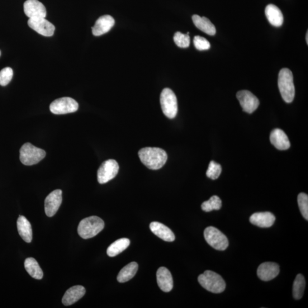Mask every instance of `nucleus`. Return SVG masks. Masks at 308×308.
<instances>
[{
    "instance_id": "1",
    "label": "nucleus",
    "mask_w": 308,
    "mask_h": 308,
    "mask_svg": "<svg viewBox=\"0 0 308 308\" xmlns=\"http://www.w3.org/2000/svg\"><path fill=\"white\" fill-rule=\"evenodd\" d=\"M139 157L142 163L151 170H159L162 168L167 160L165 151L158 148H145L138 152Z\"/></svg>"
},
{
    "instance_id": "2",
    "label": "nucleus",
    "mask_w": 308,
    "mask_h": 308,
    "mask_svg": "<svg viewBox=\"0 0 308 308\" xmlns=\"http://www.w3.org/2000/svg\"><path fill=\"white\" fill-rule=\"evenodd\" d=\"M105 227V222L96 216H90L79 222L78 233L84 239L93 238L101 232Z\"/></svg>"
},
{
    "instance_id": "3",
    "label": "nucleus",
    "mask_w": 308,
    "mask_h": 308,
    "mask_svg": "<svg viewBox=\"0 0 308 308\" xmlns=\"http://www.w3.org/2000/svg\"><path fill=\"white\" fill-rule=\"evenodd\" d=\"M278 87L284 101L287 103L293 102L295 96V88L291 71L287 68L281 70L278 74Z\"/></svg>"
},
{
    "instance_id": "4",
    "label": "nucleus",
    "mask_w": 308,
    "mask_h": 308,
    "mask_svg": "<svg viewBox=\"0 0 308 308\" xmlns=\"http://www.w3.org/2000/svg\"><path fill=\"white\" fill-rule=\"evenodd\" d=\"M198 282L205 290L214 293L224 292L226 287L223 278L219 274L208 270L198 277Z\"/></svg>"
},
{
    "instance_id": "5",
    "label": "nucleus",
    "mask_w": 308,
    "mask_h": 308,
    "mask_svg": "<svg viewBox=\"0 0 308 308\" xmlns=\"http://www.w3.org/2000/svg\"><path fill=\"white\" fill-rule=\"evenodd\" d=\"M20 159L25 165H32L39 163L46 156L45 151L30 143L23 145L20 150Z\"/></svg>"
},
{
    "instance_id": "6",
    "label": "nucleus",
    "mask_w": 308,
    "mask_h": 308,
    "mask_svg": "<svg viewBox=\"0 0 308 308\" xmlns=\"http://www.w3.org/2000/svg\"><path fill=\"white\" fill-rule=\"evenodd\" d=\"M160 102L164 115L170 119H173L178 113V101L176 96L172 90L165 88L160 94Z\"/></svg>"
},
{
    "instance_id": "7",
    "label": "nucleus",
    "mask_w": 308,
    "mask_h": 308,
    "mask_svg": "<svg viewBox=\"0 0 308 308\" xmlns=\"http://www.w3.org/2000/svg\"><path fill=\"white\" fill-rule=\"evenodd\" d=\"M207 243L218 250H225L228 247L229 240L226 236L214 227H208L204 232Z\"/></svg>"
},
{
    "instance_id": "8",
    "label": "nucleus",
    "mask_w": 308,
    "mask_h": 308,
    "mask_svg": "<svg viewBox=\"0 0 308 308\" xmlns=\"http://www.w3.org/2000/svg\"><path fill=\"white\" fill-rule=\"evenodd\" d=\"M78 103L74 99L63 97L55 99L50 104V110L54 115H61L77 111Z\"/></svg>"
},
{
    "instance_id": "9",
    "label": "nucleus",
    "mask_w": 308,
    "mask_h": 308,
    "mask_svg": "<svg viewBox=\"0 0 308 308\" xmlns=\"http://www.w3.org/2000/svg\"><path fill=\"white\" fill-rule=\"evenodd\" d=\"M119 169V165L116 160L108 159L105 161L98 170V182L105 184L111 181L117 176Z\"/></svg>"
},
{
    "instance_id": "10",
    "label": "nucleus",
    "mask_w": 308,
    "mask_h": 308,
    "mask_svg": "<svg viewBox=\"0 0 308 308\" xmlns=\"http://www.w3.org/2000/svg\"><path fill=\"white\" fill-rule=\"evenodd\" d=\"M236 97L243 111L246 113L252 114L260 105L258 98L248 91H239L237 93Z\"/></svg>"
},
{
    "instance_id": "11",
    "label": "nucleus",
    "mask_w": 308,
    "mask_h": 308,
    "mask_svg": "<svg viewBox=\"0 0 308 308\" xmlns=\"http://www.w3.org/2000/svg\"><path fill=\"white\" fill-rule=\"evenodd\" d=\"M27 24L42 36L51 37L54 35L55 26L45 18H30Z\"/></svg>"
},
{
    "instance_id": "12",
    "label": "nucleus",
    "mask_w": 308,
    "mask_h": 308,
    "mask_svg": "<svg viewBox=\"0 0 308 308\" xmlns=\"http://www.w3.org/2000/svg\"><path fill=\"white\" fill-rule=\"evenodd\" d=\"M63 192L61 189L51 192L46 198L45 201V211L46 215L48 217L53 216L58 211L63 202Z\"/></svg>"
},
{
    "instance_id": "13",
    "label": "nucleus",
    "mask_w": 308,
    "mask_h": 308,
    "mask_svg": "<svg viewBox=\"0 0 308 308\" xmlns=\"http://www.w3.org/2000/svg\"><path fill=\"white\" fill-rule=\"evenodd\" d=\"M23 9L30 18H45L46 16L45 6L38 0H27L23 4Z\"/></svg>"
},
{
    "instance_id": "14",
    "label": "nucleus",
    "mask_w": 308,
    "mask_h": 308,
    "mask_svg": "<svg viewBox=\"0 0 308 308\" xmlns=\"http://www.w3.org/2000/svg\"><path fill=\"white\" fill-rule=\"evenodd\" d=\"M279 272V265L272 262H265L260 264L257 271L259 278L264 282L271 281L278 276Z\"/></svg>"
},
{
    "instance_id": "15",
    "label": "nucleus",
    "mask_w": 308,
    "mask_h": 308,
    "mask_svg": "<svg viewBox=\"0 0 308 308\" xmlns=\"http://www.w3.org/2000/svg\"><path fill=\"white\" fill-rule=\"evenodd\" d=\"M115 24V19L110 15L99 17L92 27V33L95 36H100L110 31Z\"/></svg>"
},
{
    "instance_id": "16",
    "label": "nucleus",
    "mask_w": 308,
    "mask_h": 308,
    "mask_svg": "<svg viewBox=\"0 0 308 308\" xmlns=\"http://www.w3.org/2000/svg\"><path fill=\"white\" fill-rule=\"evenodd\" d=\"M275 216L269 212L255 213L250 217L249 221L254 225L261 228H269L275 221Z\"/></svg>"
},
{
    "instance_id": "17",
    "label": "nucleus",
    "mask_w": 308,
    "mask_h": 308,
    "mask_svg": "<svg viewBox=\"0 0 308 308\" xmlns=\"http://www.w3.org/2000/svg\"><path fill=\"white\" fill-rule=\"evenodd\" d=\"M156 279L160 290L164 292H169L173 288V279L169 270L165 267H160L156 272Z\"/></svg>"
},
{
    "instance_id": "18",
    "label": "nucleus",
    "mask_w": 308,
    "mask_h": 308,
    "mask_svg": "<svg viewBox=\"0 0 308 308\" xmlns=\"http://www.w3.org/2000/svg\"><path fill=\"white\" fill-rule=\"evenodd\" d=\"M271 144L279 150H286L290 148L291 144L285 132L281 129L273 130L270 135Z\"/></svg>"
},
{
    "instance_id": "19",
    "label": "nucleus",
    "mask_w": 308,
    "mask_h": 308,
    "mask_svg": "<svg viewBox=\"0 0 308 308\" xmlns=\"http://www.w3.org/2000/svg\"><path fill=\"white\" fill-rule=\"evenodd\" d=\"M150 229L154 234L165 241L172 242L175 240V236L173 232L169 227L160 222L156 221L151 222Z\"/></svg>"
},
{
    "instance_id": "20",
    "label": "nucleus",
    "mask_w": 308,
    "mask_h": 308,
    "mask_svg": "<svg viewBox=\"0 0 308 308\" xmlns=\"http://www.w3.org/2000/svg\"><path fill=\"white\" fill-rule=\"evenodd\" d=\"M86 290L81 286L71 287L66 291L63 298V304L65 306L73 305L85 295Z\"/></svg>"
},
{
    "instance_id": "21",
    "label": "nucleus",
    "mask_w": 308,
    "mask_h": 308,
    "mask_svg": "<svg viewBox=\"0 0 308 308\" xmlns=\"http://www.w3.org/2000/svg\"><path fill=\"white\" fill-rule=\"evenodd\" d=\"M265 15L268 21L274 26L279 27L283 25L284 17L281 9L273 4H269L265 8Z\"/></svg>"
},
{
    "instance_id": "22",
    "label": "nucleus",
    "mask_w": 308,
    "mask_h": 308,
    "mask_svg": "<svg viewBox=\"0 0 308 308\" xmlns=\"http://www.w3.org/2000/svg\"><path fill=\"white\" fill-rule=\"evenodd\" d=\"M17 230L21 238L26 243H31L33 232L31 222L23 216H20L17 221Z\"/></svg>"
},
{
    "instance_id": "23",
    "label": "nucleus",
    "mask_w": 308,
    "mask_h": 308,
    "mask_svg": "<svg viewBox=\"0 0 308 308\" xmlns=\"http://www.w3.org/2000/svg\"><path fill=\"white\" fill-rule=\"evenodd\" d=\"M192 21L199 30H200L206 34L214 36L216 34V28L209 19L205 17H201L195 15L192 17Z\"/></svg>"
},
{
    "instance_id": "24",
    "label": "nucleus",
    "mask_w": 308,
    "mask_h": 308,
    "mask_svg": "<svg viewBox=\"0 0 308 308\" xmlns=\"http://www.w3.org/2000/svg\"><path fill=\"white\" fill-rule=\"evenodd\" d=\"M138 265L136 262H131L123 267L117 276L118 282L123 283L133 278L138 271Z\"/></svg>"
},
{
    "instance_id": "25",
    "label": "nucleus",
    "mask_w": 308,
    "mask_h": 308,
    "mask_svg": "<svg viewBox=\"0 0 308 308\" xmlns=\"http://www.w3.org/2000/svg\"><path fill=\"white\" fill-rule=\"evenodd\" d=\"M130 241L129 239L122 238L118 239L108 246L107 254L108 257H115L120 254L130 245Z\"/></svg>"
},
{
    "instance_id": "26",
    "label": "nucleus",
    "mask_w": 308,
    "mask_h": 308,
    "mask_svg": "<svg viewBox=\"0 0 308 308\" xmlns=\"http://www.w3.org/2000/svg\"><path fill=\"white\" fill-rule=\"evenodd\" d=\"M24 266L27 272L33 278L41 279L43 277V272H42L39 263L34 258H27L24 263Z\"/></svg>"
},
{
    "instance_id": "27",
    "label": "nucleus",
    "mask_w": 308,
    "mask_h": 308,
    "mask_svg": "<svg viewBox=\"0 0 308 308\" xmlns=\"http://www.w3.org/2000/svg\"><path fill=\"white\" fill-rule=\"evenodd\" d=\"M305 288V278L302 274H297L293 285V295L296 300H300L304 295Z\"/></svg>"
},
{
    "instance_id": "28",
    "label": "nucleus",
    "mask_w": 308,
    "mask_h": 308,
    "mask_svg": "<svg viewBox=\"0 0 308 308\" xmlns=\"http://www.w3.org/2000/svg\"><path fill=\"white\" fill-rule=\"evenodd\" d=\"M222 206L220 199L217 196H212L209 200L203 202L202 205L203 211L208 212L213 210H219Z\"/></svg>"
},
{
    "instance_id": "29",
    "label": "nucleus",
    "mask_w": 308,
    "mask_h": 308,
    "mask_svg": "<svg viewBox=\"0 0 308 308\" xmlns=\"http://www.w3.org/2000/svg\"><path fill=\"white\" fill-rule=\"evenodd\" d=\"M221 171V166L219 164L216 163L215 161H211L207 171V177L212 180H215L219 177Z\"/></svg>"
},
{
    "instance_id": "30",
    "label": "nucleus",
    "mask_w": 308,
    "mask_h": 308,
    "mask_svg": "<svg viewBox=\"0 0 308 308\" xmlns=\"http://www.w3.org/2000/svg\"><path fill=\"white\" fill-rule=\"evenodd\" d=\"M174 41L175 44L182 48H186L190 44V37L188 34H183V33L178 32L175 33L174 36Z\"/></svg>"
},
{
    "instance_id": "31",
    "label": "nucleus",
    "mask_w": 308,
    "mask_h": 308,
    "mask_svg": "<svg viewBox=\"0 0 308 308\" xmlns=\"http://www.w3.org/2000/svg\"><path fill=\"white\" fill-rule=\"evenodd\" d=\"M298 207L303 217L308 220V197L305 193H300L297 198Z\"/></svg>"
},
{
    "instance_id": "32",
    "label": "nucleus",
    "mask_w": 308,
    "mask_h": 308,
    "mask_svg": "<svg viewBox=\"0 0 308 308\" xmlns=\"http://www.w3.org/2000/svg\"><path fill=\"white\" fill-rule=\"evenodd\" d=\"M13 75V70L11 68L7 67L2 70L0 72V85L7 86L11 81Z\"/></svg>"
},
{
    "instance_id": "33",
    "label": "nucleus",
    "mask_w": 308,
    "mask_h": 308,
    "mask_svg": "<svg viewBox=\"0 0 308 308\" xmlns=\"http://www.w3.org/2000/svg\"><path fill=\"white\" fill-rule=\"evenodd\" d=\"M193 44L198 50L201 51L208 50L211 47L210 42L205 38L200 36L194 37Z\"/></svg>"
},
{
    "instance_id": "34",
    "label": "nucleus",
    "mask_w": 308,
    "mask_h": 308,
    "mask_svg": "<svg viewBox=\"0 0 308 308\" xmlns=\"http://www.w3.org/2000/svg\"><path fill=\"white\" fill-rule=\"evenodd\" d=\"M306 42H307V43H308V40H307L308 33H307V32L306 33Z\"/></svg>"
},
{
    "instance_id": "35",
    "label": "nucleus",
    "mask_w": 308,
    "mask_h": 308,
    "mask_svg": "<svg viewBox=\"0 0 308 308\" xmlns=\"http://www.w3.org/2000/svg\"><path fill=\"white\" fill-rule=\"evenodd\" d=\"M0 55H1V51H0Z\"/></svg>"
}]
</instances>
